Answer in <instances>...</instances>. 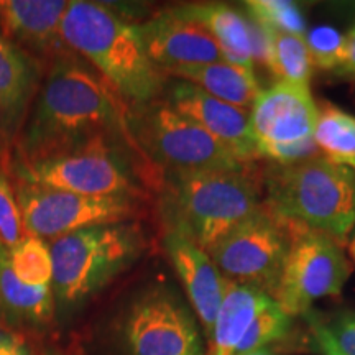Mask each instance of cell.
Masks as SVG:
<instances>
[{"label":"cell","mask_w":355,"mask_h":355,"mask_svg":"<svg viewBox=\"0 0 355 355\" xmlns=\"http://www.w3.org/2000/svg\"><path fill=\"white\" fill-rule=\"evenodd\" d=\"M128 109L130 105L86 60L66 51L53 60L40 86L13 159L51 157L97 139L135 145L128 128Z\"/></svg>","instance_id":"obj_1"},{"label":"cell","mask_w":355,"mask_h":355,"mask_svg":"<svg viewBox=\"0 0 355 355\" xmlns=\"http://www.w3.org/2000/svg\"><path fill=\"white\" fill-rule=\"evenodd\" d=\"M165 227L209 252L265 201L263 171L255 165L239 170L165 171L159 183Z\"/></svg>","instance_id":"obj_2"},{"label":"cell","mask_w":355,"mask_h":355,"mask_svg":"<svg viewBox=\"0 0 355 355\" xmlns=\"http://www.w3.org/2000/svg\"><path fill=\"white\" fill-rule=\"evenodd\" d=\"M71 51L94 68L132 105L162 97L166 76L146 56L137 26L99 2L73 0L63 20Z\"/></svg>","instance_id":"obj_3"},{"label":"cell","mask_w":355,"mask_h":355,"mask_svg":"<svg viewBox=\"0 0 355 355\" xmlns=\"http://www.w3.org/2000/svg\"><path fill=\"white\" fill-rule=\"evenodd\" d=\"M148 239L139 222L86 227L50 243L53 295L60 314L71 313L94 298L139 261Z\"/></svg>","instance_id":"obj_4"},{"label":"cell","mask_w":355,"mask_h":355,"mask_svg":"<svg viewBox=\"0 0 355 355\" xmlns=\"http://www.w3.org/2000/svg\"><path fill=\"white\" fill-rule=\"evenodd\" d=\"M265 202L285 219L327 234L343 245L355 225V171L324 157L263 173Z\"/></svg>","instance_id":"obj_5"},{"label":"cell","mask_w":355,"mask_h":355,"mask_svg":"<svg viewBox=\"0 0 355 355\" xmlns=\"http://www.w3.org/2000/svg\"><path fill=\"white\" fill-rule=\"evenodd\" d=\"M128 128L139 150L165 171L239 170L248 166L196 121L165 99L130 105Z\"/></svg>","instance_id":"obj_6"},{"label":"cell","mask_w":355,"mask_h":355,"mask_svg":"<svg viewBox=\"0 0 355 355\" xmlns=\"http://www.w3.org/2000/svg\"><path fill=\"white\" fill-rule=\"evenodd\" d=\"M117 141V139H97L51 157L30 162L13 159V176L17 183L86 196L140 199L141 189L133 166Z\"/></svg>","instance_id":"obj_7"},{"label":"cell","mask_w":355,"mask_h":355,"mask_svg":"<svg viewBox=\"0 0 355 355\" xmlns=\"http://www.w3.org/2000/svg\"><path fill=\"white\" fill-rule=\"evenodd\" d=\"M290 243V222L263 201L207 254L227 282L275 300Z\"/></svg>","instance_id":"obj_8"},{"label":"cell","mask_w":355,"mask_h":355,"mask_svg":"<svg viewBox=\"0 0 355 355\" xmlns=\"http://www.w3.org/2000/svg\"><path fill=\"white\" fill-rule=\"evenodd\" d=\"M288 222L291 243L273 301L295 318L308 313L314 301L339 296L352 266L340 243L329 235Z\"/></svg>","instance_id":"obj_9"},{"label":"cell","mask_w":355,"mask_h":355,"mask_svg":"<svg viewBox=\"0 0 355 355\" xmlns=\"http://www.w3.org/2000/svg\"><path fill=\"white\" fill-rule=\"evenodd\" d=\"M127 355H204L196 319L166 283H153L135 295L121 319Z\"/></svg>","instance_id":"obj_10"},{"label":"cell","mask_w":355,"mask_h":355,"mask_svg":"<svg viewBox=\"0 0 355 355\" xmlns=\"http://www.w3.org/2000/svg\"><path fill=\"white\" fill-rule=\"evenodd\" d=\"M15 194L26 235L43 241L94 225L132 222L140 212L137 198L86 196L25 183L15 184Z\"/></svg>","instance_id":"obj_11"},{"label":"cell","mask_w":355,"mask_h":355,"mask_svg":"<svg viewBox=\"0 0 355 355\" xmlns=\"http://www.w3.org/2000/svg\"><path fill=\"white\" fill-rule=\"evenodd\" d=\"M319 109L309 87L277 81L263 89L250 109V127L260 157L266 150L314 139Z\"/></svg>","instance_id":"obj_12"},{"label":"cell","mask_w":355,"mask_h":355,"mask_svg":"<svg viewBox=\"0 0 355 355\" xmlns=\"http://www.w3.org/2000/svg\"><path fill=\"white\" fill-rule=\"evenodd\" d=\"M162 99L196 121L243 165L261 159L250 127V110L216 99L194 84L173 78L163 87Z\"/></svg>","instance_id":"obj_13"},{"label":"cell","mask_w":355,"mask_h":355,"mask_svg":"<svg viewBox=\"0 0 355 355\" xmlns=\"http://www.w3.org/2000/svg\"><path fill=\"white\" fill-rule=\"evenodd\" d=\"M135 26L146 56L162 73L180 66L225 61L214 38L201 25L180 15L175 8L159 12Z\"/></svg>","instance_id":"obj_14"},{"label":"cell","mask_w":355,"mask_h":355,"mask_svg":"<svg viewBox=\"0 0 355 355\" xmlns=\"http://www.w3.org/2000/svg\"><path fill=\"white\" fill-rule=\"evenodd\" d=\"M168 259L181 283H183L189 303L196 311L207 339L211 340L214 324L225 295L227 279L222 277L209 254L183 235L166 230L163 239Z\"/></svg>","instance_id":"obj_15"},{"label":"cell","mask_w":355,"mask_h":355,"mask_svg":"<svg viewBox=\"0 0 355 355\" xmlns=\"http://www.w3.org/2000/svg\"><path fill=\"white\" fill-rule=\"evenodd\" d=\"M68 0H0V33L32 55L69 51L63 33Z\"/></svg>","instance_id":"obj_16"},{"label":"cell","mask_w":355,"mask_h":355,"mask_svg":"<svg viewBox=\"0 0 355 355\" xmlns=\"http://www.w3.org/2000/svg\"><path fill=\"white\" fill-rule=\"evenodd\" d=\"M38 58L0 33V140L19 139L40 91Z\"/></svg>","instance_id":"obj_17"},{"label":"cell","mask_w":355,"mask_h":355,"mask_svg":"<svg viewBox=\"0 0 355 355\" xmlns=\"http://www.w3.org/2000/svg\"><path fill=\"white\" fill-rule=\"evenodd\" d=\"M175 10L194 24L201 25L214 38L224 60L230 64L254 71V53L248 17L225 3H186Z\"/></svg>","instance_id":"obj_18"},{"label":"cell","mask_w":355,"mask_h":355,"mask_svg":"<svg viewBox=\"0 0 355 355\" xmlns=\"http://www.w3.org/2000/svg\"><path fill=\"white\" fill-rule=\"evenodd\" d=\"M0 313L13 326H50L56 313L51 286L25 285L12 272L8 250L0 242Z\"/></svg>","instance_id":"obj_19"},{"label":"cell","mask_w":355,"mask_h":355,"mask_svg":"<svg viewBox=\"0 0 355 355\" xmlns=\"http://www.w3.org/2000/svg\"><path fill=\"white\" fill-rule=\"evenodd\" d=\"M165 76L191 83L216 99L250 110L261 92L254 71L227 61L196 66H180L165 71Z\"/></svg>","instance_id":"obj_20"},{"label":"cell","mask_w":355,"mask_h":355,"mask_svg":"<svg viewBox=\"0 0 355 355\" xmlns=\"http://www.w3.org/2000/svg\"><path fill=\"white\" fill-rule=\"evenodd\" d=\"M273 303L265 293L227 282L206 355H235V349L252 321Z\"/></svg>","instance_id":"obj_21"},{"label":"cell","mask_w":355,"mask_h":355,"mask_svg":"<svg viewBox=\"0 0 355 355\" xmlns=\"http://www.w3.org/2000/svg\"><path fill=\"white\" fill-rule=\"evenodd\" d=\"M318 148L337 165L355 170V117L334 105H324L319 110V121L314 130Z\"/></svg>","instance_id":"obj_22"},{"label":"cell","mask_w":355,"mask_h":355,"mask_svg":"<svg viewBox=\"0 0 355 355\" xmlns=\"http://www.w3.org/2000/svg\"><path fill=\"white\" fill-rule=\"evenodd\" d=\"M266 28L270 32V43H272L270 73L278 78V81L309 87L314 66L304 37L270 28V26Z\"/></svg>","instance_id":"obj_23"},{"label":"cell","mask_w":355,"mask_h":355,"mask_svg":"<svg viewBox=\"0 0 355 355\" xmlns=\"http://www.w3.org/2000/svg\"><path fill=\"white\" fill-rule=\"evenodd\" d=\"M8 250L12 272L30 286H51L53 259L50 243L43 239L25 235L21 241Z\"/></svg>","instance_id":"obj_24"},{"label":"cell","mask_w":355,"mask_h":355,"mask_svg":"<svg viewBox=\"0 0 355 355\" xmlns=\"http://www.w3.org/2000/svg\"><path fill=\"white\" fill-rule=\"evenodd\" d=\"M293 318L283 311L277 303L270 304L252 321L245 334L235 349V355H243L265 349L275 340L283 339L291 329Z\"/></svg>","instance_id":"obj_25"},{"label":"cell","mask_w":355,"mask_h":355,"mask_svg":"<svg viewBox=\"0 0 355 355\" xmlns=\"http://www.w3.org/2000/svg\"><path fill=\"white\" fill-rule=\"evenodd\" d=\"M252 19L270 28L306 37L304 17L298 3L288 0H250L245 2Z\"/></svg>","instance_id":"obj_26"},{"label":"cell","mask_w":355,"mask_h":355,"mask_svg":"<svg viewBox=\"0 0 355 355\" xmlns=\"http://www.w3.org/2000/svg\"><path fill=\"white\" fill-rule=\"evenodd\" d=\"M311 61L314 68L324 71H337L345 58V35L332 26H316L306 33Z\"/></svg>","instance_id":"obj_27"},{"label":"cell","mask_w":355,"mask_h":355,"mask_svg":"<svg viewBox=\"0 0 355 355\" xmlns=\"http://www.w3.org/2000/svg\"><path fill=\"white\" fill-rule=\"evenodd\" d=\"M26 235L15 188L0 170V242L6 248L17 245Z\"/></svg>","instance_id":"obj_28"},{"label":"cell","mask_w":355,"mask_h":355,"mask_svg":"<svg viewBox=\"0 0 355 355\" xmlns=\"http://www.w3.org/2000/svg\"><path fill=\"white\" fill-rule=\"evenodd\" d=\"M329 331L345 355H355V313H340L332 321Z\"/></svg>","instance_id":"obj_29"},{"label":"cell","mask_w":355,"mask_h":355,"mask_svg":"<svg viewBox=\"0 0 355 355\" xmlns=\"http://www.w3.org/2000/svg\"><path fill=\"white\" fill-rule=\"evenodd\" d=\"M0 355H35V352L24 336L0 327Z\"/></svg>","instance_id":"obj_30"},{"label":"cell","mask_w":355,"mask_h":355,"mask_svg":"<svg viewBox=\"0 0 355 355\" xmlns=\"http://www.w3.org/2000/svg\"><path fill=\"white\" fill-rule=\"evenodd\" d=\"M311 327H313L314 339H316L318 347L322 352V355H345L343 350L339 349V345L336 344L329 327L324 326V324L321 321H318L316 318H311Z\"/></svg>","instance_id":"obj_31"},{"label":"cell","mask_w":355,"mask_h":355,"mask_svg":"<svg viewBox=\"0 0 355 355\" xmlns=\"http://www.w3.org/2000/svg\"><path fill=\"white\" fill-rule=\"evenodd\" d=\"M343 78L355 81V26L345 35V58L344 63L336 71Z\"/></svg>","instance_id":"obj_32"},{"label":"cell","mask_w":355,"mask_h":355,"mask_svg":"<svg viewBox=\"0 0 355 355\" xmlns=\"http://www.w3.org/2000/svg\"><path fill=\"white\" fill-rule=\"evenodd\" d=\"M43 355H78L76 350H64V349H56L50 347L43 352Z\"/></svg>","instance_id":"obj_33"},{"label":"cell","mask_w":355,"mask_h":355,"mask_svg":"<svg viewBox=\"0 0 355 355\" xmlns=\"http://www.w3.org/2000/svg\"><path fill=\"white\" fill-rule=\"evenodd\" d=\"M243 355H275V354L270 352V350H266V349H260V350H255V352L243 354Z\"/></svg>","instance_id":"obj_34"},{"label":"cell","mask_w":355,"mask_h":355,"mask_svg":"<svg viewBox=\"0 0 355 355\" xmlns=\"http://www.w3.org/2000/svg\"><path fill=\"white\" fill-rule=\"evenodd\" d=\"M349 252H350V255H352V259H354V261H355V237L352 239V242H350Z\"/></svg>","instance_id":"obj_35"}]
</instances>
